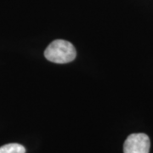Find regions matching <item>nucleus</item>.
I'll return each instance as SVG.
<instances>
[{"instance_id":"1","label":"nucleus","mask_w":153,"mask_h":153,"mask_svg":"<svg viewBox=\"0 0 153 153\" xmlns=\"http://www.w3.org/2000/svg\"><path fill=\"white\" fill-rule=\"evenodd\" d=\"M76 49L73 44L61 39L53 41L44 51V56L47 60L58 64L71 62L76 58Z\"/></svg>"},{"instance_id":"2","label":"nucleus","mask_w":153,"mask_h":153,"mask_svg":"<svg viewBox=\"0 0 153 153\" xmlns=\"http://www.w3.org/2000/svg\"><path fill=\"white\" fill-rule=\"evenodd\" d=\"M151 142L146 134H132L123 144V153H149Z\"/></svg>"},{"instance_id":"3","label":"nucleus","mask_w":153,"mask_h":153,"mask_svg":"<svg viewBox=\"0 0 153 153\" xmlns=\"http://www.w3.org/2000/svg\"><path fill=\"white\" fill-rule=\"evenodd\" d=\"M0 153H26V149L20 144L10 143L0 146Z\"/></svg>"}]
</instances>
